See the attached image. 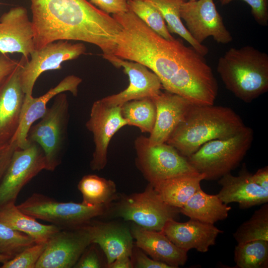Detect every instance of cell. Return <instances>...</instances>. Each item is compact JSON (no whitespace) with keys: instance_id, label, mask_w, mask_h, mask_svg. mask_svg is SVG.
Masks as SVG:
<instances>
[{"instance_id":"14","label":"cell","mask_w":268,"mask_h":268,"mask_svg":"<svg viewBox=\"0 0 268 268\" xmlns=\"http://www.w3.org/2000/svg\"><path fill=\"white\" fill-rule=\"evenodd\" d=\"M127 125L121 106L108 105L101 99L93 102L85 126L93 135L95 145L90 166L94 171L103 169L107 163L108 148L113 136Z\"/></svg>"},{"instance_id":"27","label":"cell","mask_w":268,"mask_h":268,"mask_svg":"<svg viewBox=\"0 0 268 268\" xmlns=\"http://www.w3.org/2000/svg\"><path fill=\"white\" fill-rule=\"evenodd\" d=\"M153 5L161 14L170 33H175L185 40L198 52L205 56L208 48L196 42L183 23L180 17V8L187 0H141Z\"/></svg>"},{"instance_id":"10","label":"cell","mask_w":268,"mask_h":268,"mask_svg":"<svg viewBox=\"0 0 268 268\" xmlns=\"http://www.w3.org/2000/svg\"><path fill=\"white\" fill-rule=\"evenodd\" d=\"M93 227L90 222L61 229L46 243L35 268H73L84 250L92 243Z\"/></svg>"},{"instance_id":"26","label":"cell","mask_w":268,"mask_h":268,"mask_svg":"<svg viewBox=\"0 0 268 268\" xmlns=\"http://www.w3.org/2000/svg\"><path fill=\"white\" fill-rule=\"evenodd\" d=\"M231 209V207L223 203L217 195L207 194L201 188L180 211L190 219L214 224L226 219Z\"/></svg>"},{"instance_id":"4","label":"cell","mask_w":268,"mask_h":268,"mask_svg":"<svg viewBox=\"0 0 268 268\" xmlns=\"http://www.w3.org/2000/svg\"><path fill=\"white\" fill-rule=\"evenodd\" d=\"M217 71L225 87L246 103L268 90V55L253 46L230 48L219 58Z\"/></svg>"},{"instance_id":"13","label":"cell","mask_w":268,"mask_h":268,"mask_svg":"<svg viewBox=\"0 0 268 268\" xmlns=\"http://www.w3.org/2000/svg\"><path fill=\"white\" fill-rule=\"evenodd\" d=\"M180 17L191 36L199 44H202L210 36L222 44L233 40L213 0L185 1L181 6Z\"/></svg>"},{"instance_id":"29","label":"cell","mask_w":268,"mask_h":268,"mask_svg":"<svg viewBox=\"0 0 268 268\" xmlns=\"http://www.w3.org/2000/svg\"><path fill=\"white\" fill-rule=\"evenodd\" d=\"M121 110L127 125L136 127L142 133L152 132L156 115V106L152 98L127 102L121 106Z\"/></svg>"},{"instance_id":"30","label":"cell","mask_w":268,"mask_h":268,"mask_svg":"<svg viewBox=\"0 0 268 268\" xmlns=\"http://www.w3.org/2000/svg\"><path fill=\"white\" fill-rule=\"evenodd\" d=\"M234 261L238 268H267L268 241L238 243L234 249Z\"/></svg>"},{"instance_id":"1","label":"cell","mask_w":268,"mask_h":268,"mask_svg":"<svg viewBox=\"0 0 268 268\" xmlns=\"http://www.w3.org/2000/svg\"><path fill=\"white\" fill-rule=\"evenodd\" d=\"M112 16L121 26L113 55L144 65L166 91L194 105L214 104L218 86L204 56L180 39L160 36L130 10Z\"/></svg>"},{"instance_id":"17","label":"cell","mask_w":268,"mask_h":268,"mask_svg":"<svg viewBox=\"0 0 268 268\" xmlns=\"http://www.w3.org/2000/svg\"><path fill=\"white\" fill-rule=\"evenodd\" d=\"M81 82L82 79L79 77L70 75L41 96L34 98L32 96L25 95L19 127L11 139L16 141L18 148H25L29 144L30 142L27 139L29 130L34 122L45 115L50 100L66 91H69L74 96H76L78 86Z\"/></svg>"},{"instance_id":"18","label":"cell","mask_w":268,"mask_h":268,"mask_svg":"<svg viewBox=\"0 0 268 268\" xmlns=\"http://www.w3.org/2000/svg\"><path fill=\"white\" fill-rule=\"evenodd\" d=\"M26 59L22 56L17 67L0 88V145L9 143L19 127L25 95L19 70Z\"/></svg>"},{"instance_id":"6","label":"cell","mask_w":268,"mask_h":268,"mask_svg":"<svg viewBox=\"0 0 268 268\" xmlns=\"http://www.w3.org/2000/svg\"><path fill=\"white\" fill-rule=\"evenodd\" d=\"M69 115L67 95L61 93L41 120L29 130V142L37 143L43 151L46 170L54 171L62 163L67 143Z\"/></svg>"},{"instance_id":"21","label":"cell","mask_w":268,"mask_h":268,"mask_svg":"<svg viewBox=\"0 0 268 268\" xmlns=\"http://www.w3.org/2000/svg\"><path fill=\"white\" fill-rule=\"evenodd\" d=\"M165 235L179 248L188 252L190 249L204 253L215 245L217 236L223 231L214 224L190 219L184 222L171 219L163 230Z\"/></svg>"},{"instance_id":"35","label":"cell","mask_w":268,"mask_h":268,"mask_svg":"<svg viewBox=\"0 0 268 268\" xmlns=\"http://www.w3.org/2000/svg\"><path fill=\"white\" fill-rule=\"evenodd\" d=\"M222 5L230 3L234 0H219ZM246 2L251 9V13L256 22L260 26L268 25V0H242Z\"/></svg>"},{"instance_id":"11","label":"cell","mask_w":268,"mask_h":268,"mask_svg":"<svg viewBox=\"0 0 268 268\" xmlns=\"http://www.w3.org/2000/svg\"><path fill=\"white\" fill-rule=\"evenodd\" d=\"M86 51L81 43H72L67 40H59L48 44L42 48L35 50L26 59L20 67L19 76L25 95L32 96L35 83L44 72L62 69V64L78 58Z\"/></svg>"},{"instance_id":"19","label":"cell","mask_w":268,"mask_h":268,"mask_svg":"<svg viewBox=\"0 0 268 268\" xmlns=\"http://www.w3.org/2000/svg\"><path fill=\"white\" fill-rule=\"evenodd\" d=\"M218 183L221 189L216 195L226 204L236 202L240 208L246 209L268 202V190L254 181L245 164L238 176L228 173Z\"/></svg>"},{"instance_id":"37","label":"cell","mask_w":268,"mask_h":268,"mask_svg":"<svg viewBox=\"0 0 268 268\" xmlns=\"http://www.w3.org/2000/svg\"><path fill=\"white\" fill-rule=\"evenodd\" d=\"M97 8L106 13L112 14L129 10L128 0H88Z\"/></svg>"},{"instance_id":"15","label":"cell","mask_w":268,"mask_h":268,"mask_svg":"<svg viewBox=\"0 0 268 268\" xmlns=\"http://www.w3.org/2000/svg\"><path fill=\"white\" fill-rule=\"evenodd\" d=\"M103 58L117 68L122 67L128 76L129 84L120 92L101 98L105 104L121 106L127 102L144 98H153L161 92L162 86L158 76L144 65L125 60L113 54Z\"/></svg>"},{"instance_id":"44","label":"cell","mask_w":268,"mask_h":268,"mask_svg":"<svg viewBox=\"0 0 268 268\" xmlns=\"http://www.w3.org/2000/svg\"><path fill=\"white\" fill-rule=\"evenodd\" d=\"M8 145V144L0 145V154H1L5 150Z\"/></svg>"},{"instance_id":"23","label":"cell","mask_w":268,"mask_h":268,"mask_svg":"<svg viewBox=\"0 0 268 268\" xmlns=\"http://www.w3.org/2000/svg\"><path fill=\"white\" fill-rule=\"evenodd\" d=\"M92 243L98 245L107 259V266L124 256L132 257L133 237L125 225L116 222L93 223Z\"/></svg>"},{"instance_id":"32","label":"cell","mask_w":268,"mask_h":268,"mask_svg":"<svg viewBox=\"0 0 268 268\" xmlns=\"http://www.w3.org/2000/svg\"><path fill=\"white\" fill-rule=\"evenodd\" d=\"M128 3L129 10L155 32L166 39L174 38L169 31L162 16L153 5L141 0H128Z\"/></svg>"},{"instance_id":"45","label":"cell","mask_w":268,"mask_h":268,"mask_svg":"<svg viewBox=\"0 0 268 268\" xmlns=\"http://www.w3.org/2000/svg\"><path fill=\"white\" fill-rule=\"evenodd\" d=\"M190 1H194V0H189Z\"/></svg>"},{"instance_id":"39","label":"cell","mask_w":268,"mask_h":268,"mask_svg":"<svg viewBox=\"0 0 268 268\" xmlns=\"http://www.w3.org/2000/svg\"><path fill=\"white\" fill-rule=\"evenodd\" d=\"M19 64V60L10 59L6 54L0 53V88Z\"/></svg>"},{"instance_id":"41","label":"cell","mask_w":268,"mask_h":268,"mask_svg":"<svg viewBox=\"0 0 268 268\" xmlns=\"http://www.w3.org/2000/svg\"><path fill=\"white\" fill-rule=\"evenodd\" d=\"M252 177L254 181L260 186L268 190V166L259 169Z\"/></svg>"},{"instance_id":"20","label":"cell","mask_w":268,"mask_h":268,"mask_svg":"<svg viewBox=\"0 0 268 268\" xmlns=\"http://www.w3.org/2000/svg\"><path fill=\"white\" fill-rule=\"evenodd\" d=\"M156 106L154 126L147 137L150 145L166 142L193 104L185 98L168 91L152 98Z\"/></svg>"},{"instance_id":"40","label":"cell","mask_w":268,"mask_h":268,"mask_svg":"<svg viewBox=\"0 0 268 268\" xmlns=\"http://www.w3.org/2000/svg\"><path fill=\"white\" fill-rule=\"evenodd\" d=\"M18 148L17 143L12 140L5 150L0 154V184L11 160L14 151Z\"/></svg>"},{"instance_id":"8","label":"cell","mask_w":268,"mask_h":268,"mask_svg":"<svg viewBox=\"0 0 268 268\" xmlns=\"http://www.w3.org/2000/svg\"><path fill=\"white\" fill-rule=\"evenodd\" d=\"M114 210V215L117 217L156 231H162L166 222L175 219L180 213L179 208L165 203L150 184L142 193L122 198Z\"/></svg>"},{"instance_id":"33","label":"cell","mask_w":268,"mask_h":268,"mask_svg":"<svg viewBox=\"0 0 268 268\" xmlns=\"http://www.w3.org/2000/svg\"><path fill=\"white\" fill-rule=\"evenodd\" d=\"M35 243L34 240L27 235L0 222V254L11 259Z\"/></svg>"},{"instance_id":"5","label":"cell","mask_w":268,"mask_h":268,"mask_svg":"<svg viewBox=\"0 0 268 268\" xmlns=\"http://www.w3.org/2000/svg\"><path fill=\"white\" fill-rule=\"evenodd\" d=\"M253 139V130L246 126L231 137L206 142L187 158L197 172L205 175L204 180H216L239 165Z\"/></svg>"},{"instance_id":"16","label":"cell","mask_w":268,"mask_h":268,"mask_svg":"<svg viewBox=\"0 0 268 268\" xmlns=\"http://www.w3.org/2000/svg\"><path fill=\"white\" fill-rule=\"evenodd\" d=\"M34 31L27 9L11 8L0 17V53H19L28 59L35 50Z\"/></svg>"},{"instance_id":"43","label":"cell","mask_w":268,"mask_h":268,"mask_svg":"<svg viewBox=\"0 0 268 268\" xmlns=\"http://www.w3.org/2000/svg\"><path fill=\"white\" fill-rule=\"evenodd\" d=\"M11 258L7 256L0 254V264H3Z\"/></svg>"},{"instance_id":"25","label":"cell","mask_w":268,"mask_h":268,"mask_svg":"<svg viewBox=\"0 0 268 268\" xmlns=\"http://www.w3.org/2000/svg\"><path fill=\"white\" fill-rule=\"evenodd\" d=\"M0 222L27 235L36 243H47L54 234L61 229L54 224L39 223L35 218L21 211L14 202L0 208Z\"/></svg>"},{"instance_id":"22","label":"cell","mask_w":268,"mask_h":268,"mask_svg":"<svg viewBox=\"0 0 268 268\" xmlns=\"http://www.w3.org/2000/svg\"><path fill=\"white\" fill-rule=\"evenodd\" d=\"M131 231L136 247L154 260L172 268L184 266L188 260L187 251L176 246L162 231L146 230L134 223Z\"/></svg>"},{"instance_id":"3","label":"cell","mask_w":268,"mask_h":268,"mask_svg":"<svg viewBox=\"0 0 268 268\" xmlns=\"http://www.w3.org/2000/svg\"><path fill=\"white\" fill-rule=\"evenodd\" d=\"M246 127L229 107L192 104L166 143L188 157L206 142L231 137Z\"/></svg>"},{"instance_id":"31","label":"cell","mask_w":268,"mask_h":268,"mask_svg":"<svg viewBox=\"0 0 268 268\" xmlns=\"http://www.w3.org/2000/svg\"><path fill=\"white\" fill-rule=\"evenodd\" d=\"M238 243L256 240L268 241V204H263L242 223L233 234Z\"/></svg>"},{"instance_id":"36","label":"cell","mask_w":268,"mask_h":268,"mask_svg":"<svg viewBox=\"0 0 268 268\" xmlns=\"http://www.w3.org/2000/svg\"><path fill=\"white\" fill-rule=\"evenodd\" d=\"M103 267L98 252L95 247L91 244L84 250L74 268H100Z\"/></svg>"},{"instance_id":"7","label":"cell","mask_w":268,"mask_h":268,"mask_svg":"<svg viewBox=\"0 0 268 268\" xmlns=\"http://www.w3.org/2000/svg\"><path fill=\"white\" fill-rule=\"evenodd\" d=\"M24 213L50 222L61 229L80 226L104 214L109 205L89 206L82 202H62L40 193H34L17 205Z\"/></svg>"},{"instance_id":"2","label":"cell","mask_w":268,"mask_h":268,"mask_svg":"<svg viewBox=\"0 0 268 268\" xmlns=\"http://www.w3.org/2000/svg\"><path fill=\"white\" fill-rule=\"evenodd\" d=\"M35 50L59 40L92 44L113 54L118 21L88 0H30Z\"/></svg>"},{"instance_id":"38","label":"cell","mask_w":268,"mask_h":268,"mask_svg":"<svg viewBox=\"0 0 268 268\" xmlns=\"http://www.w3.org/2000/svg\"><path fill=\"white\" fill-rule=\"evenodd\" d=\"M135 251V262L134 267L137 268H172L166 264L148 257L140 249Z\"/></svg>"},{"instance_id":"24","label":"cell","mask_w":268,"mask_h":268,"mask_svg":"<svg viewBox=\"0 0 268 268\" xmlns=\"http://www.w3.org/2000/svg\"><path fill=\"white\" fill-rule=\"evenodd\" d=\"M204 178V174L194 172L150 184L165 203L180 208L201 188Z\"/></svg>"},{"instance_id":"9","label":"cell","mask_w":268,"mask_h":268,"mask_svg":"<svg viewBox=\"0 0 268 268\" xmlns=\"http://www.w3.org/2000/svg\"><path fill=\"white\" fill-rule=\"evenodd\" d=\"M134 145L137 166L149 184L197 172L187 157L166 142L151 146L147 137L140 135L135 139Z\"/></svg>"},{"instance_id":"28","label":"cell","mask_w":268,"mask_h":268,"mask_svg":"<svg viewBox=\"0 0 268 268\" xmlns=\"http://www.w3.org/2000/svg\"><path fill=\"white\" fill-rule=\"evenodd\" d=\"M77 188L82 196V202L89 206L109 205L116 196L115 183L96 175L84 176Z\"/></svg>"},{"instance_id":"34","label":"cell","mask_w":268,"mask_h":268,"mask_svg":"<svg viewBox=\"0 0 268 268\" xmlns=\"http://www.w3.org/2000/svg\"><path fill=\"white\" fill-rule=\"evenodd\" d=\"M46 243H35L2 264L1 268H35Z\"/></svg>"},{"instance_id":"42","label":"cell","mask_w":268,"mask_h":268,"mask_svg":"<svg viewBox=\"0 0 268 268\" xmlns=\"http://www.w3.org/2000/svg\"><path fill=\"white\" fill-rule=\"evenodd\" d=\"M132 257L124 256L120 257L107 266L109 268H134Z\"/></svg>"},{"instance_id":"12","label":"cell","mask_w":268,"mask_h":268,"mask_svg":"<svg viewBox=\"0 0 268 268\" xmlns=\"http://www.w3.org/2000/svg\"><path fill=\"white\" fill-rule=\"evenodd\" d=\"M46 169V160L41 147L30 142L23 149L17 148L0 184V208L15 202L22 188L41 171Z\"/></svg>"}]
</instances>
